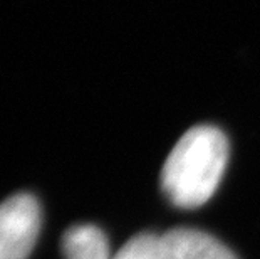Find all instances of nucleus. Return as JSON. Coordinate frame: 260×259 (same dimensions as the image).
<instances>
[{
  "label": "nucleus",
  "mask_w": 260,
  "mask_h": 259,
  "mask_svg": "<svg viewBox=\"0 0 260 259\" xmlns=\"http://www.w3.org/2000/svg\"><path fill=\"white\" fill-rule=\"evenodd\" d=\"M230 147L217 126L197 125L176 141L161 170V190L176 207L195 209L215 194Z\"/></svg>",
  "instance_id": "nucleus-1"
},
{
  "label": "nucleus",
  "mask_w": 260,
  "mask_h": 259,
  "mask_svg": "<svg viewBox=\"0 0 260 259\" xmlns=\"http://www.w3.org/2000/svg\"><path fill=\"white\" fill-rule=\"evenodd\" d=\"M41 224V204L34 195L15 194L0 204V259H29Z\"/></svg>",
  "instance_id": "nucleus-2"
},
{
  "label": "nucleus",
  "mask_w": 260,
  "mask_h": 259,
  "mask_svg": "<svg viewBox=\"0 0 260 259\" xmlns=\"http://www.w3.org/2000/svg\"><path fill=\"white\" fill-rule=\"evenodd\" d=\"M167 259H239L212 234L190 227L170 229L161 234Z\"/></svg>",
  "instance_id": "nucleus-3"
},
{
  "label": "nucleus",
  "mask_w": 260,
  "mask_h": 259,
  "mask_svg": "<svg viewBox=\"0 0 260 259\" xmlns=\"http://www.w3.org/2000/svg\"><path fill=\"white\" fill-rule=\"evenodd\" d=\"M64 259H109L106 234L96 225H73L62 236Z\"/></svg>",
  "instance_id": "nucleus-4"
},
{
  "label": "nucleus",
  "mask_w": 260,
  "mask_h": 259,
  "mask_svg": "<svg viewBox=\"0 0 260 259\" xmlns=\"http://www.w3.org/2000/svg\"><path fill=\"white\" fill-rule=\"evenodd\" d=\"M113 259H167L161 236L143 233L131 238Z\"/></svg>",
  "instance_id": "nucleus-5"
}]
</instances>
